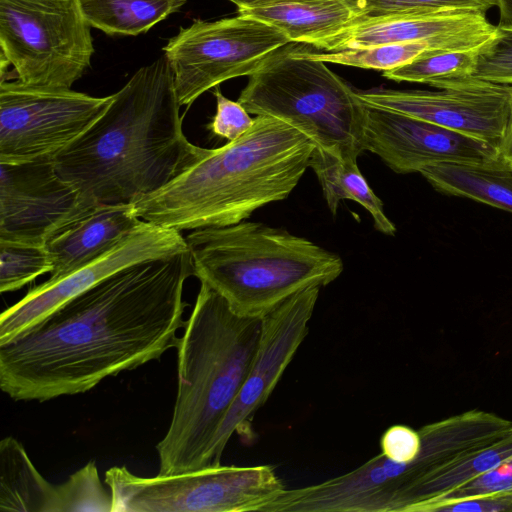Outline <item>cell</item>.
<instances>
[{
  "mask_svg": "<svg viewBox=\"0 0 512 512\" xmlns=\"http://www.w3.org/2000/svg\"><path fill=\"white\" fill-rule=\"evenodd\" d=\"M95 206L61 177L54 158L0 162V240L45 246Z\"/></svg>",
  "mask_w": 512,
  "mask_h": 512,
  "instance_id": "12",
  "label": "cell"
},
{
  "mask_svg": "<svg viewBox=\"0 0 512 512\" xmlns=\"http://www.w3.org/2000/svg\"><path fill=\"white\" fill-rule=\"evenodd\" d=\"M290 43L278 29L238 14L216 21L195 20L163 47L179 104L191 105L229 79L249 76L273 52Z\"/></svg>",
  "mask_w": 512,
  "mask_h": 512,
  "instance_id": "9",
  "label": "cell"
},
{
  "mask_svg": "<svg viewBox=\"0 0 512 512\" xmlns=\"http://www.w3.org/2000/svg\"><path fill=\"white\" fill-rule=\"evenodd\" d=\"M54 512H112L111 493L105 490L94 461L56 485Z\"/></svg>",
  "mask_w": 512,
  "mask_h": 512,
  "instance_id": "26",
  "label": "cell"
},
{
  "mask_svg": "<svg viewBox=\"0 0 512 512\" xmlns=\"http://www.w3.org/2000/svg\"><path fill=\"white\" fill-rule=\"evenodd\" d=\"M478 49L427 50L405 65L383 71V76L396 82L421 83L439 88L445 83L472 77Z\"/></svg>",
  "mask_w": 512,
  "mask_h": 512,
  "instance_id": "24",
  "label": "cell"
},
{
  "mask_svg": "<svg viewBox=\"0 0 512 512\" xmlns=\"http://www.w3.org/2000/svg\"><path fill=\"white\" fill-rule=\"evenodd\" d=\"M359 17L391 14H424L457 10L487 13L496 0H346Z\"/></svg>",
  "mask_w": 512,
  "mask_h": 512,
  "instance_id": "28",
  "label": "cell"
},
{
  "mask_svg": "<svg viewBox=\"0 0 512 512\" xmlns=\"http://www.w3.org/2000/svg\"><path fill=\"white\" fill-rule=\"evenodd\" d=\"M497 26L476 10L359 17L339 32L312 45L339 51L395 43L421 42L434 51L477 49L496 33Z\"/></svg>",
  "mask_w": 512,
  "mask_h": 512,
  "instance_id": "16",
  "label": "cell"
},
{
  "mask_svg": "<svg viewBox=\"0 0 512 512\" xmlns=\"http://www.w3.org/2000/svg\"><path fill=\"white\" fill-rule=\"evenodd\" d=\"M427 50L431 49L426 43L410 42L319 52L299 43L297 52L325 63L387 71L407 64Z\"/></svg>",
  "mask_w": 512,
  "mask_h": 512,
  "instance_id": "25",
  "label": "cell"
},
{
  "mask_svg": "<svg viewBox=\"0 0 512 512\" xmlns=\"http://www.w3.org/2000/svg\"><path fill=\"white\" fill-rule=\"evenodd\" d=\"M189 250L128 266L0 345V388L15 401L85 393L177 348Z\"/></svg>",
  "mask_w": 512,
  "mask_h": 512,
  "instance_id": "1",
  "label": "cell"
},
{
  "mask_svg": "<svg viewBox=\"0 0 512 512\" xmlns=\"http://www.w3.org/2000/svg\"><path fill=\"white\" fill-rule=\"evenodd\" d=\"M512 87V86H511Z\"/></svg>",
  "mask_w": 512,
  "mask_h": 512,
  "instance_id": "37",
  "label": "cell"
},
{
  "mask_svg": "<svg viewBox=\"0 0 512 512\" xmlns=\"http://www.w3.org/2000/svg\"><path fill=\"white\" fill-rule=\"evenodd\" d=\"M113 95L105 113L54 157L61 177L93 205L133 203L180 176L207 149L184 134L164 55Z\"/></svg>",
  "mask_w": 512,
  "mask_h": 512,
  "instance_id": "2",
  "label": "cell"
},
{
  "mask_svg": "<svg viewBox=\"0 0 512 512\" xmlns=\"http://www.w3.org/2000/svg\"><path fill=\"white\" fill-rule=\"evenodd\" d=\"M437 511H512V494H499L464 499L444 505Z\"/></svg>",
  "mask_w": 512,
  "mask_h": 512,
  "instance_id": "33",
  "label": "cell"
},
{
  "mask_svg": "<svg viewBox=\"0 0 512 512\" xmlns=\"http://www.w3.org/2000/svg\"><path fill=\"white\" fill-rule=\"evenodd\" d=\"M181 232L142 221L111 250L59 277L30 289L0 316V345L25 333L67 301L136 263L187 250Z\"/></svg>",
  "mask_w": 512,
  "mask_h": 512,
  "instance_id": "13",
  "label": "cell"
},
{
  "mask_svg": "<svg viewBox=\"0 0 512 512\" xmlns=\"http://www.w3.org/2000/svg\"><path fill=\"white\" fill-rule=\"evenodd\" d=\"M185 240L194 276L242 316L264 317L295 293L333 282L344 267L337 254L262 223L195 229Z\"/></svg>",
  "mask_w": 512,
  "mask_h": 512,
  "instance_id": "5",
  "label": "cell"
},
{
  "mask_svg": "<svg viewBox=\"0 0 512 512\" xmlns=\"http://www.w3.org/2000/svg\"><path fill=\"white\" fill-rule=\"evenodd\" d=\"M420 447L419 431L406 425H393L386 429L380 438L381 453L398 463L412 461L419 453Z\"/></svg>",
  "mask_w": 512,
  "mask_h": 512,
  "instance_id": "32",
  "label": "cell"
},
{
  "mask_svg": "<svg viewBox=\"0 0 512 512\" xmlns=\"http://www.w3.org/2000/svg\"><path fill=\"white\" fill-rule=\"evenodd\" d=\"M113 98L1 81L0 162L54 158L105 113Z\"/></svg>",
  "mask_w": 512,
  "mask_h": 512,
  "instance_id": "10",
  "label": "cell"
},
{
  "mask_svg": "<svg viewBox=\"0 0 512 512\" xmlns=\"http://www.w3.org/2000/svg\"><path fill=\"white\" fill-rule=\"evenodd\" d=\"M496 148L498 162L512 172V110Z\"/></svg>",
  "mask_w": 512,
  "mask_h": 512,
  "instance_id": "34",
  "label": "cell"
},
{
  "mask_svg": "<svg viewBox=\"0 0 512 512\" xmlns=\"http://www.w3.org/2000/svg\"><path fill=\"white\" fill-rule=\"evenodd\" d=\"M229 1L234 3L237 6V8L240 9V8H243V7L251 4L255 0H229Z\"/></svg>",
  "mask_w": 512,
  "mask_h": 512,
  "instance_id": "36",
  "label": "cell"
},
{
  "mask_svg": "<svg viewBox=\"0 0 512 512\" xmlns=\"http://www.w3.org/2000/svg\"><path fill=\"white\" fill-rule=\"evenodd\" d=\"M105 483L112 512H264L286 489L270 465L220 464L154 477L114 466Z\"/></svg>",
  "mask_w": 512,
  "mask_h": 512,
  "instance_id": "7",
  "label": "cell"
},
{
  "mask_svg": "<svg viewBox=\"0 0 512 512\" xmlns=\"http://www.w3.org/2000/svg\"><path fill=\"white\" fill-rule=\"evenodd\" d=\"M216 98V113L208 125L210 132L218 137L236 140L253 125L254 118L238 101L225 97L218 86L213 92Z\"/></svg>",
  "mask_w": 512,
  "mask_h": 512,
  "instance_id": "31",
  "label": "cell"
},
{
  "mask_svg": "<svg viewBox=\"0 0 512 512\" xmlns=\"http://www.w3.org/2000/svg\"><path fill=\"white\" fill-rule=\"evenodd\" d=\"M298 45L273 52L248 76L238 102L250 114L291 125L316 148L357 159L364 151L365 103L325 62L300 55Z\"/></svg>",
  "mask_w": 512,
  "mask_h": 512,
  "instance_id": "6",
  "label": "cell"
},
{
  "mask_svg": "<svg viewBox=\"0 0 512 512\" xmlns=\"http://www.w3.org/2000/svg\"><path fill=\"white\" fill-rule=\"evenodd\" d=\"M0 48L25 84L71 88L94 54L81 0H0Z\"/></svg>",
  "mask_w": 512,
  "mask_h": 512,
  "instance_id": "8",
  "label": "cell"
},
{
  "mask_svg": "<svg viewBox=\"0 0 512 512\" xmlns=\"http://www.w3.org/2000/svg\"><path fill=\"white\" fill-rule=\"evenodd\" d=\"M472 77L512 86V29L497 27L495 35L479 47Z\"/></svg>",
  "mask_w": 512,
  "mask_h": 512,
  "instance_id": "29",
  "label": "cell"
},
{
  "mask_svg": "<svg viewBox=\"0 0 512 512\" xmlns=\"http://www.w3.org/2000/svg\"><path fill=\"white\" fill-rule=\"evenodd\" d=\"M56 485L36 469L23 445L8 436L0 442V511L54 512Z\"/></svg>",
  "mask_w": 512,
  "mask_h": 512,
  "instance_id": "20",
  "label": "cell"
},
{
  "mask_svg": "<svg viewBox=\"0 0 512 512\" xmlns=\"http://www.w3.org/2000/svg\"><path fill=\"white\" fill-rule=\"evenodd\" d=\"M309 164L332 214H336L340 201L353 200L370 213L378 231L390 236L395 234L396 226L385 215L381 199L360 172L356 158H340L315 147Z\"/></svg>",
  "mask_w": 512,
  "mask_h": 512,
  "instance_id": "21",
  "label": "cell"
},
{
  "mask_svg": "<svg viewBox=\"0 0 512 512\" xmlns=\"http://www.w3.org/2000/svg\"><path fill=\"white\" fill-rule=\"evenodd\" d=\"M263 317L242 316L206 283L179 339L178 388L169 428L156 445L160 475L209 467L216 434L255 358Z\"/></svg>",
  "mask_w": 512,
  "mask_h": 512,
  "instance_id": "4",
  "label": "cell"
},
{
  "mask_svg": "<svg viewBox=\"0 0 512 512\" xmlns=\"http://www.w3.org/2000/svg\"><path fill=\"white\" fill-rule=\"evenodd\" d=\"M315 144L284 121L258 115L242 136L206 149L193 166L133 202L137 216L176 231L228 226L286 199L299 183Z\"/></svg>",
  "mask_w": 512,
  "mask_h": 512,
  "instance_id": "3",
  "label": "cell"
},
{
  "mask_svg": "<svg viewBox=\"0 0 512 512\" xmlns=\"http://www.w3.org/2000/svg\"><path fill=\"white\" fill-rule=\"evenodd\" d=\"M420 173L438 191L512 213V172L500 163H441Z\"/></svg>",
  "mask_w": 512,
  "mask_h": 512,
  "instance_id": "19",
  "label": "cell"
},
{
  "mask_svg": "<svg viewBox=\"0 0 512 512\" xmlns=\"http://www.w3.org/2000/svg\"><path fill=\"white\" fill-rule=\"evenodd\" d=\"M52 268L45 246L0 240L1 293L16 291Z\"/></svg>",
  "mask_w": 512,
  "mask_h": 512,
  "instance_id": "27",
  "label": "cell"
},
{
  "mask_svg": "<svg viewBox=\"0 0 512 512\" xmlns=\"http://www.w3.org/2000/svg\"><path fill=\"white\" fill-rule=\"evenodd\" d=\"M186 0H81L93 28L108 35L136 36L177 12Z\"/></svg>",
  "mask_w": 512,
  "mask_h": 512,
  "instance_id": "22",
  "label": "cell"
},
{
  "mask_svg": "<svg viewBox=\"0 0 512 512\" xmlns=\"http://www.w3.org/2000/svg\"><path fill=\"white\" fill-rule=\"evenodd\" d=\"M238 14L273 26L290 42L310 46L359 18L346 0H255Z\"/></svg>",
  "mask_w": 512,
  "mask_h": 512,
  "instance_id": "18",
  "label": "cell"
},
{
  "mask_svg": "<svg viewBox=\"0 0 512 512\" xmlns=\"http://www.w3.org/2000/svg\"><path fill=\"white\" fill-rule=\"evenodd\" d=\"M499 9V22L497 27L512 29V0H496Z\"/></svg>",
  "mask_w": 512,
  "mask_h": 512,
  "instance_id": "35",
  "label": "cell"
},
{
  "mask_svg": "<svg viewBox=\"0 0 512 512\" xmlns=\"http://www.w3.org/2000/svg\"><path fill=\"white\" fill-rule=\"evenodd\" d=\"M436 91H357L367 105L402 113L497 146L512 110V87L473 77Z\"/></svg>",
  "mask_w": 512,
  "mask_h": 512,
  "instance_id": "14",
  "label": "cell"
},
{
  "mask_svg": "<svg viewBox=\"0 0 512 512\" xmlns=\"http://www.w3.org/2000/svg\"><path fill=\"white\" fill-rule=\"evenodd\" d=\"M499 494H512V458L441 497L426 512L464 499Z\"/></svg>",
  "mask_w": 512,
  "mask_h": 512,
  "instance_id": "30",
  "label": "cell"
},
{
  "mask_svg": "<svg viewBox=\"0 0 512 512\" xmlns=\"http://www.w3.org/2000/svg\"><path fill=\"white\" fill-rule=\"evenodd\" d=\"M319 286L301 290L263 317L259 346L233 405L214 439L209 467L221 464L233 434L243 442L253 439V419L265 404L306 338L320 292Z\"/></svg>",
  "mask_w": 512,
  "mask_h": 512,
  "instance_id": "11",
  "label": "cell"
},
{
  "mask_svg": "<svg viewBox=\"0 0 512 512\" xmlns=\"http://www.w3.org/2000/svg\"><path fill=\"white\" fill-rule=\"evenodd\" d=\"M512 458V429L502 438L455 462L425 482L408 512H426L438 499Z\"/></svg>",
  "mask_w": 512,
  "mask_h": 512,
  "instance_id": "23",
  "label": "cell"
},
{
  "mask_svg": "<svg viewBox=\"0 0 512 512\" xmlns=\"http://www.w3.org/2000/svg\"><path fill=\"white\" fill-rule=\"evenodd\" d=\"M363 148L394 172H419L441 163H497L486 141L402 113L365 104ZM499 163V162H498Z\"/></svg>",
  "mask_w": 512,
  "mask_h": 512,
  "instance_id": "15",
  "label": "cell"
},
{
  "mask_svg": "<svg viewBox=\"0 0 512 512\" xmlns=\"http://www.w3.org/2000/svg\"><path fill=\"white\" fill-rule=\"evenodd\" d=\"M142 221L133 203L96 205L46 243L53 264L50 278L62 277L102 256Z\"/></svg>",
  "mask_w": 512,
  "mask_h": 512,
  "instance_id": "17",
  "label": "cell"
}]
</instances>
